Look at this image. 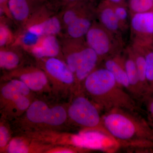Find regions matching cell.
Here are the masks:
<instances>
[{
    "label": "cell",
    "mask_w": 153,
    "mask_h": 153,
    "mask_svg": "<svg viewBox=\"0 0 153 153\" xmlns=\"http://www.w3.org/2000/svg\"><path fill=\"white\" fill-rule=\"evenodd\" d=\"M35 1L37 2H42L44 1H46V0H34Z\"/></svg>",
    "instance_id": "cell-33"
},
{
    "label": "cell",
    "mask_w": 153,
    "mask_h": 153,
    "mask_svg": "<svg viewBox=\"0 0 153 153\" xmlns=\"http://www.w3.org/2000/svg\"><path fill=\"white\" fill-rule=\"evenodd\" d=\"M59 42L55 36H43L32 47V52L39 59L57 57L60 53Z\"/></svg>",
    "instance_id": "cell-12"
},
{
    "label": "cell",
    "mask_w": 153,
    "mask_h": 153,
    "mask_svg": "<svg viewBox=\"0 0 153 153\" xmlns=\"http://www.w3.org/2000/svg\"><path fill=\"white\" fill-rule=\"evenodd\" d=\"M143 100L146 102L149 115L153 120V93L147 96Z\"/></svg>",
    "instance_id": "cell-28"
},
{
    "label": "cell",
    "mask_w": 153,
    "mask_h": 153,
    "mask_svg": "<svg viewBox=\"0 0 153 153\" xmlns=\"http://www.w3.org/2000/svg\"><path fill=\"white\" fill-rule=\"evenodd\" d=\"M16 135L43 131H62L68 127L67 103L51 105L36 97L22 116L10 122Z\"/></svg>",
    "instance_id": "cell-3"
},
{
    "label": "cell",
    "mask_w": 153,
    "mask_h": 153,
    "mask_svg": "<svg viewBox=\"0 0 153 153\" xmlns=\"http://www.w3.org/2000/svg\"><path fill=\"white\" fill-rule=\"evenodd\" d=\"M54 146L44 143L25 135H16L9 143L6 153H46Z\"/></svg>",
    "instance_id": "cell-8"
},
{
    "label": "cell",
    "mask_w": 153,
    "mask_h": 153,
    "mask_svg": "<svg viewBox=\"0 0 153 153\" xmlns=\"http://www.w3.org/2000/svg\"><path fill=\"white\" fill-rule=\"evenodd\" d=\"M117 17L119 20H124L127 17V13L124 8L123 7H118L114 11Z\"/></svg>",
    "instance_id": "cell-29"
},
{
    "label": "cell",
    "mask_w": 153,
    "mask_h": 153,
    "mask_svg": "<svg viewBox=\"0 0 153 153\" xmlns=\"http://www.w3.org/2000/svg\"><path fill=\"white\" fill-rule=\"evenodd\" d=\"M146 60V76L150 94L153 93V51L149 52L145 56Z\"/></svg>",
    "instance_id": "cell-23"
},
{
    "label": "cell",
    "mask_w": 153,
    "mask_h": 153,
    "mask_svg": "<svg viewBox=\"0 0 153 153\" xmlns=\"http://www.w3.org/2000/svg\"><path fill=\"white\" fill-rule=\"evenodd\" d=\"M109 1L113 3H117L120 2L122 0H109Z\"/></svg>",
    "instance_id": "cell-32"
},
{
    "label": "cell",
    "mask_w": 153,
    "mask_h": 153,
    "mask_svg": "<svg viewBox=\"0 0 153 153\" xmlns=\"http://www.w3.org/2000/svg\"><path fill=\"white\" fill-rule=\"evenodd\" d=\"M131 25L137 32L153 35V12L137 13L132 19Z\"/></svg>",
    "instance_id": "cell-15"
},
{
    "label": "cell",
    "mask_w": 153,
    "mask_h": 153,
    "mask_svg": "<svg viewBox=\"0 0 153 153\" xmlns=\"http://www.w3.org/2000/svg\"><path fill=\"white\" fill-rule=\"evenodd\" d=\"M105 68L112 73L117 83L132 95L131 87L125 66L122 67L117 61L110 59L105 62Z\"/></svg>",
    "instance_id": "cell-16"
},
{
    "label": "cell",
    "mask_w": 153,
    "mask_h": 153,
    "mask_svg": "<svg viewBox=\"0 0 153 153\" xmlns=\"http://www.w3.org/2000/svg\"><path fill=\"white\" fill-rule=\"evenodd\" d=\"M78 17L76 11L73 9H68L66 10L63 14V23L66 26H68L75 21Z\"/></svg>",
    "instance_id": "cell-26"
},
{
    "label": "cell",
    "mask_w": 153,
    "mask_h": 153,
    "mask_svg": "<svg viewBox=\"0 0 153 153\" xmlns=\"http://www.w3.org/2000/svg\"><path fill=\"white\" fill-rule=\"evenodd\" d=\"M65 4H68L69 6L74 4L75 3L79 2V0H61Z\"/></svg>",
    "instance_id": "cell-30"
},
{
    "label": "cell",
    "mask_w": 153,
    "mask_h": 153,
    "mask_svg": "<svg viewBox=\"0 0 153 153\" xmlns=\"http://www.w3.org/2000/svg\"><path fill=\"white\" fill-rule=\"evenodd\" d=\"M105 128L119 145L153 148V129L136 112L120 108L105 111L102 116Z\"/></svg>",
    "instance_id": "cell-2"
},
{
    "label": "cell",
    "mask_w": 153,
    "mask_h": 153,
    "mask_svg": "<svg viewBox=\"0 0 153 153\" xmlns=\"http://www.w3.org/2000/svg\"><path fill=\"white\" fill-rule=\"evenodd\" d=\"M86 39L89 47L98 56L105 55L109 51V39L106 33L101 29L90 28L86 34Z\"/></svg>",
    "instance_id": "cell-13"
},
{
    "label": "cell",
    "mask_w": 153,
    "mask_h": 153,
    "mask_svg": "<svg viewBox=\"0 0 153 153\" xmlns=\"http://www.w3.org/2000/svg\"><path fill=\"white\" fill-rule=\"evenodd\" d=\"M41 60V68L49 79L52 96L58 100L70 98L75 91V77L66 62L57 57Z\"/></svg>",
    "instance_id": "cell-5"
},
{
    "label": "cell",
    "mask_w": 153,
    "mask_h": 153,
    "mask_svg": "<svg viewBox=\"0 0 153 153\" xmlns=\"http://www.w3.org/2000/svg\"><path fill=\"white\" fill-rule=\"evenodd\" d=\"M22 59L16 52L2 49L0 51V66L3 70L12 71L21 68Z\"/></svg>",
    "instance_id": "cell-17"
},
{
    "label": "cell",
    "mask_w": 153,
    "mask_h": 153,
    "mask_svg": "<svg viewBox=\"0 0 153 153\" xmlns=\"http://www.w3.org/2000/svg\"><path fill=\"white\" fill-rule=\"evenodd\" d=\"M40 23L43 30L44 36H55L60 33L61 30L60 20L56 17L49 18Z\"/></svg>",
    "instance_id": "cell-20"
},
{
    "label": "cell",
    "mask_w": 153,
    "mask_h": 153,
    "mask_svg": "<svg viewBox=\"0 0 153 153\" xmlns=\"http://www.w3.org/2000/svg\"><path fill=\"white\" fill-rule=\"evenodd\" d=\"M36 97L22 94L14 97L4 106L0 107L1 118L9 122L17 119L26 112Z\"/></svg>",
    "instance_id": "cell-10"
},
{
    "label": "cell",
    "mask_w": 153,
    "mask_h": 153,
    "mask_svg": "<svg viewBox=\"0 0 153 153\" xmlns=\"http://www.w3.org/2000/svg\"><path fill=\"white\" fill-rule=\"evenodd\" d=\"M101 19L102 24L107 29L116 30L118 28L119 19L113 10L107 8L102 12Z\"/></svg>",
    "instance_id": "cell-21"
},
{
    "label": "cell",
    "mask_w": 153,
    "mask_h": 153,
    "mask_svg": "<svg viewBox=\"0 0 153 153\" xmlns=\"http://www.w3.org/2000/svg\"><path fill=\"white\" fill-rule=\"evenodd\" d=\"M91 23L88 19L78 17L67 27V32L71 38H78L86 35L90 29Z\"/></svg>",
    "instance_id": "cell-18"
},
{
    "label": "cell",
    "mask_w": 153,
    "mask_h": 153,
    "mask_svg": "<svg viewBox=\"0 0 153 153\" xmlns=\"http://www.w3.org/2000/svg\"><path fill=\"white\" fill-rule=\"evenodd\" d=\"M16 79L21 80L36 94H48L52 96V89L46 72L37 67H21L5 75L3 80Z\"/></svg>",
    "instance_id": "cell-6"
},
{
    "label": "cell",
    "mask_w": 153,
    "mask_h": 153,
    "mask_svg": "<svg viewBox=\"0 0 153 153\" xmlns=\"http://www.w3.org/2000/svg\"><path fill=\"white\" fill-rule=\"evenodd\" d=\"M98 55L89 47L81 50V56L77 69L74 74L75 89L74 92L81 90L85 78L94 70L98 61Z\"/></svg>",
    "instance_id": "cell-9"
},
{
    "label": "cell",
    "mask_w": 153,
    "mask_h": 153,
    "mask_svg": "<svg viewBox=\"0 0 153 153\" xmlns=\"http://www.w3.org/2000/svg\"></svg>",
    "instance_id": "cell-35"
},
{
    "label": "cell",
    "mask_w": 153,
    "mask_h": 153,
    "mask_svg": "<svg viewBox=\"0 0 153 153\" xmlns=\"http://www.w3.org/2000/svg\"><path fill=\"white\" fill-rule=\"evenodd\" d=\"M34 0H9L8 9L16 21L23 22L28 19Z\"/></svg>",
    "instance_id": "cell-14"
},
{
    "label": "cell",
    "mask_w": 153,
    "mask_h": 153,
    "mask_svg": "<svg viewBox=\"0 0 153 153\" xmlns=\"http://www.w3.org/2000/svg\"><path fill=\"white\" fill-rule=\"evenodd\" d=\"M20 94L34 98L36 97V94L21 80L16 79L5 80L1 85L0 107L4 106L14 97Z\"/></svg>",
    "instance_id": "cell-11"
},
{
    "label": "cell",
    "mask_w": 153,
    "mask_h": 153,
    "mask_svg": "<svg viewBox=\"0 0 153 153\" xmlns=\"http://www.w3.org/2000/svg\"><path fill=\"white\" fill-rule=\"evenodd\" d=\"M153 0H131L130 6L137 13L148 12L152 8Z\"/></svg>",
    "instance_id": "cell-24"
},
{
    "label": "cell",
    "mask_w": 153,
    "mask_h": 153,
    "mask_svg": "<svg viewBox=\"0 0 153 153\" xmlns=\"http://www.w3.org/2000/svg\"><path fill=\"white\" fill-rule=\"evenodd\" d=\"M71 141L72 146L84 150H105L119 145L109 135L94 130L80 131L78 133L72 134Z\"/></svg>",
    "instance_id": "cell-7"
},
{
    "label": "cell",
    "mask_w": 153,
    "mask_h": 153,
    "mask_svg": "<svg viewBox=\"0 0 153 153\" xmlns=\"http://www.w3.org/2000/svg\"><path fill=\"white\" fill-rule=\"evenodd\" d=\"M10 35L9 29L5 26L1 25L0 28V45L1 47L5 46L9 42Z\"/></svg>",
    "instance_id": "cell-27"
},
{
    "label": "cell",
    "mask_w": 153,
    "mask_h": 153,
    "mask_svg": "<svg viewBox=\"0 0 153 153\" xmlns=\"http://www.w3.org/2000/svg\"><path fill=\"white\" fill-rule=\"evenodd\" d=\"M9 1V0H0L1 7H4L5 6H7Z\"/></svg>",
    "instance_id": "cell-31"
},
{
    "label": "cell",
    "mask_w": 153,
    "mask_h": 153,
    "mask_svg": "<svg viewBox=\"0 0 153 153\" xmlns=\"http://www.w3.org/2000/svg\"><path fill=\"white\" fill-rule=\"evenodd\" d=\"M100 110L82 91H75L67 103L68 126H74L80 131H98L110 135L103 126Z\"/></svg>",
    "instance_id": "cell-4"
},
{
    "label": "cell",
    "mask_w": 153,
    "mask_h": 153,
    "mask_svg": "<svg viewBox=\"0 0 153 153\" xmlns=\"http://www.w3.org/2000/svg\"><path fill=\"white\" fill-rule=\"evenodd\" d=\"M9 121L1 118L0 121V152L5 153L13 137V131Z\"/></svg>",
    "instance_id": "cell-19"
},
{
    "label": "cell",
    "mask_w": 153,
    "mask_h": 153,
    "mask_svg": "<svg viewBox=\"0 0 153 153\" xmlns=\"http://www.w3.org/2000/svg\"><path fill=\"white\" fill-rule=\"evenodd\" d=\"M152 8L153 9V4Z\"/></svg>",
    "instance_id": "cell-34"
},
{
    "label": "cell",
    "mask_w": 153,
    "mask_h": 153,
    "mask_svg": "<svg viewBox=\"0 0 153 153\" xmlns=\"http://www.w3.org/2000/svg\"><path fill=\"white\" fill-rule=\"evenodd\" d=\"M81 90L100 110L106 111L120 108L136 112L139 111L133 97L117 83L106 68L94 70L82 82Z\"/></svg>",
    "instance_id": "cell-1"
},
{
    "label": "cell",
    "mask_w": 153,
    "mask_h": 153,
    "mask_svg": "<svg viewBox=\"0 0 153 153\" xmlns=\"http://www.w3.org/2000/svg\"><path fill=\"white\" fill-rule=\"evenodd\" d=\"M134 60L136 64L140 81L145 91L146 92L147 96L149 94L150 91L147 80L146 76V57L145 56L143 55H139L137 56L135 59H134Z\"/></svg>",
    "instance_id": "cell-22"
},
{
    "label": "cell",
    "mask_w": 153,
    "mask_h": 153,
    "mask_svg": "<svg viewBox=\"0 0 153 153\" xmlns=\"http://www.w3.org/2000/svg\"><path fill=\"white\" fill-rule=\"evenodd\" d=\"M84 150L71 146H56L48 150L46 153H77Z\"/></svg>",
    "instance_id": "cell-25"
}]
</instances>
